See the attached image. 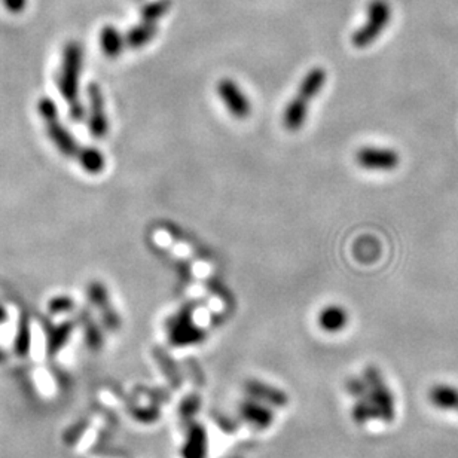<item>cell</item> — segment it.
<instances>
[{
	"mask_svg": "<svg viewBox=\"0 0 458 458\" xmlns=\"http://www.w3.org/2000/svg\"><path fill=\"white\" fill-rule=\"evenodd\" d=\"M155 357H156V363L161 366L164 375L167 376V380L170 381V384L174 387V388H179L180 385H182V376H180V372H179V368L177 365L174 363V360L164 351L161 348L155 350Z\"/></svg>",
	"mask_w": 458,
	"mask_h": 458,
	"instance_id": "obj_23",
	"label": "cell"
},
{
	"mask_svg": "<svg viewBox=\"0 0 458 458\" xmlns=\"http://www.w3.org/2000/svg\"><path fill=\"white\" fill-rule=\"evenodd\" d=\"M201 409V398L198 395L186 396L179 405V417L186 425L193 421Z\"/></svg>",
	"mask_w": 458,
	"mask_h": 458,
	"instance_id": "obj_25",
	"label": "cell"
},
{
	"mask_svg": "<svg viewBox=\"0 0 458 458\" xmlns=\"http://www.w3.org/2000/svg\"><path fill=\"white\" fill-rule=\"evenodd\" d=\"M84 432H85V424H82L79 429H78V427H75V425H73V427H70L68 432H65V435H64L65 444H68V445H73V444H76L78 439H79L82 435H84Z\"/></svg>",
	"mask_w": 458,
	"mask_h": 458,
	"instance_id": "obj_31",
	"label": "cell"
},
{
	"mask_svg": "<svg viewBox=\"0 0 458 458\" xmlns=\"http://www.w3.org/2000/svg\"><path fill=\"white\" fill-rule=\"evenodd\" d=\"M78 159L80 162L82 169H84L90 174H98L102 173L105 169V156L103 154L95 149V147H87V149H80Z\"/></svg>",
	"mask_w": 458,
	"mask_h": 458,
	"instance_id": "obj_21",
	"label": "cell"
},
{
	"mask_svg": "<svg viewBox=\"0 0 458 458\" xmlns=\"http://www.w3.org/2000/svg\"><path fill=\"white\" fill-rule=\"evenodd\" d=\"M5 8L12 14H20L27 6V0H4Z\"/></svg>",
	"mask_w": 458,
	"mask_h": 458,
	"instance_id": "obj_32",
	"label": "cell"
},
{
	"mask_svg": "<svg viewBox=\"0 0 458 458\" xmlns=\"http://www.w3.org/2000/svg\"><path fill=\"white\" fill-rule=\"evenodd\" d=\"M324 84H326V72L320 68L311 69L302 79L297 97L301 98L302 102L309 103L320 92Z\"/></svg>",
	"mask_w": 458,
	"mask_h": 458,
	"instance_id": "obj_16",
	"label": "cell"
},
{
	"mask_svg": "<svg viewBox=\"0 0 458 458\" xmlns=\"http://www.w3.org/2000/svg\"><path fill=\"white\" fill-rule=\"evenodd\" d=\"M79 321H80L82 327H84V339H85L87 347L92 351L102 350L103 342H105L103 332L100 329V326H98L94 321V319L91 317L90 311L82 309L80 314H79Z\"/></svg>",
	"mask_w": 458,
	"mask_h": 458,
	"instance_id": "obj_17",
	"label": "cell"
},
{
	"mask_svg": "<svg viewBox=\"0 0 458 458\" xmlns=\"http://www.w3.org/2000/svg\"><path fill=\"white\" fill-rule=\"evenodd\" d=\"M88 298L91 301V304L94 307H97L100 309V314H102V321L103 326L109 331H117L119 329L121 326V320L117 311L112 307L110 301H109V293L105 287V284L98 283V282H92L88 289Z\"/></svg>",
	"mask_w": 458,
	"mask_h": 458,
	"instance_id": "obj_7",
	"label": "cell"
},
{
	"mask_svg": "<svg viewBox=\"0 0 458 458\" xmlns=\"http://www.w3.org/2000/svg\"><path fill=\"white\" fill-rule=\"evenodd\" d=\"M75 308V302L69 297H55L48 302V311L51 314H64Z\"/></svg>",
	"mask_w": 458,
	"mask_h": 458,
	"instance_id": "obj_27",
	"label": "cell"
},
{
	"mask_svg": "<svg viewBox=\"0 0 458 458\" xmlns=\"http://www.w3.org/2000/svg\"><path fill=\"white\" fill-rule=\"evenodd\" d=\"M429 402L440 411H457L458 388L449 384H436L429 390Z\"/></svg>",
	"mask_w": 458,
	"mask_h": 458,
	"instance_id": "obj_13",
	"label": "cell"
},
{
	"mask_svg": "<svg viewBox=\"0 0 458 458\" xmlns=\"http://www.w3.org/2000/svg\"><path fill=\"white\" fill-rule=\"evenodd\" d=\"M8 320V311L4 305H0V324H4Z\"/></svg>",
	"mask_w": 458,
	"mask_h": 458,
	"instance_id": "obj_33",
	"label": "cell"
},
{
	"mask_svg": "<svg viewBox=\"0 0 458 458\" xmlns=\"http://www.w3.org/2000/svg\"><path fill=\"white\" fill-rule=\"evenodd\" d=\"M356 162L369 171H393L399 167L400 155L388 147L366 146L356 152Z\"/></svg>",
	"mask_w": 458,
	"mask_h": 458,
	"instance_id": "obj_5",
	"label": "cell"
},
{
	"mask_svg": "<svg viewBox=\"0 0 458 458\" xmlns=\"http://www.w3.org/2000/svg\"><path fill=\"white\" fill-rule=\"evenodd\" d=\"M31 346V331L30 323L26 316L20 319L18 329H16L15 339H14V353L18 357H26L30 353Z\"/></svg>",
	"mask_w": 458,
	"mask_h": 458,
	"instance_id": "obj_22",
	"label": "cell"
},
{
	"mask_svg": "<svg viewBox=\"0 0 458 458\" xmlns=\"http://www.w3.org/2000/svg\"><path fill=\"white\" fill-rule=\"evenodd\" d=\"M351 415L356 424H366L372 420H378V412H376V409L368 398L356 399V403L351 409Z\"/></svg>",
	"mask_w": 458,
	"mask_h": 458,
	"instance_id": "obj_24",
	"label": "cell"
},
{
	"mask_svg": "<svg viewBox=\"0 0 458 458\" xmlns=\"http://www.w3.org/2000/svg\"><path fill=\"white\" fill-rule=\"evenodd\" d=\"M218 92L225 103L226 109L231 112L235 118H247L250 114V103L247 97L240 90L233 79H222L218 84Z\"/></svg>",
	"mask_w": 458,
	"mask_h": 458,
	"instance_id": "obj_6",
	"label": "cell"
},
{
	"mask_svg": "<svg viewBox=\"0 0 458 458\" xmlns=\"http://www.w3.org/2000/svg\"><path fill=\"white\" fill-rule=\"evenodd\" d=\"M391 20V6L387 0H371L365 24L353 35V45L366 48L380 38Z\"/></svg>",
	"mask_w": 458,
	"mask_h": 458,
	"instance_id": "obj_3",
	"label": "cell"
},
{
	"mask_svg": "<svg viewBox=\"0 0 458 458\" xmlns=\"http://www.w3.org/2000/svg\"><path fill=\"white\" fill-rule=\"evenodd\" d=\"M457 411H458V409H457Z\"/></svg>",
	"mask_w": 458,
	"mask_h": 458,
	"instance_id": "obj_35",
	"label": "cell"
},
{
	"mask_svg": "<svg viewBox=\"0 0 458 458\" xmlns=\"http://www.w3.org/2000/svg\"><path fill=\"white\" fill-rule=\"evenodd\" d=\"M82 46L78 42H69L64 46L61 70L58 75V90L69 105L79 102V78L82 69Z\"/></svg>",
	"mask_w": 458,
	"mask_h": 458,
	"instance_id": "obj_1",
	"label": "cell"
},
{
	"mask_svg": "<svg viewBox=\"0 0 458 458\" xmlns=\"http://www.w3.org/2000/svg\"><path fill=\"white\" fill-rule=\"evenodd\" d=\"M6 357H8V354L2 348H0V363H4L6 360Z\"/></svg>",
	"mask_w": 458,
	"mask_h": 458,
	"instance_id": "obj_34",
	"label": "cell"
},
{
	"mask_svg": "<svg viewBox=\"0 0 458 458\" xmlns=\"http://www.w3.org/2000/svg\"><path fill=\"white\" fill-rule=\"evenodd\" d=\"M46 133L63 155L68 158H78L80 147L75 137L69 133V129L60 124L58 118L46 121Z\"/></svg>",
	"mask_w": 458,
	"mask_h": 458,
	"instance_id": "obj_12",
	"label": "cell"
},
{
	"mask_svg": "<svg viewBox=\"0 0 458 458\" xmlns=\"http://www.w3.org/2000/svg\"><path fill=\"white\" fill-rule=\"evenodd\" d=\"M238 412L243 421L250 424L252 427L265 430L274 422V412L271 406L262 403L256 399H245L240 403Z\"/></svg>",
	"mask_w": 458,
	"mask_h": 458,
	"instance_id": "obj_10",
	"label": "cell"
},
{
	"mask_svg": "<svg viewBox=\"0 0 458 458\" xmlns=\"http://www.w3.org/2000/svg\"><path fill=\"white\" fill-rule=\"evenodd\" d=\"M192 307H185L167 321V335L171 346L174 347H189L200 344L204 339L201 327L195 324L192 319Z\"/></svg>",
	"mask_w": 458,
	"mask_h": 458,
	"instance_id": "obj_4",
	"label": "cell"
},
{
	"mask_svg": "<svg viewBox=\"0 0 458 458\" xmlns=\"http://www.w3.org/2000/svg\"><path fill=\"white\" fill-rule=\"evenodd\" d=\"M169 8H170L169 0H158V2L146 5L142 9V18L146 23H155L158 18H161V16L167 12Z\"/></svg>",
	"mask_w": 458,
	"mask_h": 458,
	"instance_id": "obj_26",
	"label": "cell"
},
{
	"mask_svg": "<svg viewBox=\"0 0 458 458\" xmlns=\"http://www.w3.org/2000/svg\"><path fill=\"white\" fill-rule=\"evenodd\" d=\"M133 415L143 422H152L158 420L159 409L156 406H147V408H136Z\"/></svg>",
	"mask_w": 458,
	"mask_h": 458,
	"instance_id": "obj_30",
	"label": "cell"
},
{
	"mask_svg": "<svg viewBox=\"0 0 458 458\" xmlns=\"http://www.w3.org/2000/svg\"><path fill=\"white\" fill-rule=\"evenodd\" d=\"M76 327V323L73 320H65L54 327L48 334L46 339V353L48 356H55L58 351L64 348L65 344L70 339V335L73 334Z\"/></svg>",
	"mask_w": 458,
	"mask_h": 458,
	"instance_id": "obj_15",
	"label": "cell"
},
{
	"mask_svg": "<svg viewBox=\"0 0 458 458\" xmlns=\"http://www.w3.org/2000/svg\"><path fill=\"white\" fill-rule=\"evenodd\" d=\"M346 388L354 399L368 396V384H366L363 376L362 378H360V376H351L350 380H347Z\"/></svg>",
	"mask_w": 458,
	"mask_h": 458,
	"instance_id": "obj_28",
	"label": "cell"
},
{
	"mask_svg": "<svg viewBox=\"0 0 458 458\" xmlns=\"http://www.w3.org/2000/svg\"><path fill=\"white\" fill-rule=\"evenodd\" d=\"M363 378L368 384V399L378 412V420L384 422H393L396 417L395 398L393 393L385 384V380L380 369L376 366L365 368Z\"/></svg>",
	"mask_w": 458,
	"mask_h": 458,
	"instance_id": "obj_2",
	"label": "cell"
},
{
	"mask_svg": "<svg viewBox=\"0 0 458 458\" xmlns=\"http://www.w3.org/2000/svg\"><path fill=\"white\" fill-rule=\"evenodd\" d=\"M244 390L252 399L274 408H284L289 403L286 393L271 384L259 380H247L244 383Z\"/></svg>",
	"mask_w": 458,
	"mask_h": 458,
	"instance_id": "obj_11",
	"label": "cell"
},
{
	"mask_svg": "<svg viewBox=\"0 0 458 458\" xmlns=\"http://www.w3.org/2000/svg\"><path fill=\"white\" fill-rule=\"evenodd\" d=\"M38 109H39L41 117L45 119V122L58 118L57 105H55L54 100H51V98L42 97L41 100H39V103H38Z\"/></svg>",
	"mask_w": 458,
	"mask_h": 458,
	"instance_id": "obj_29",
	"label": "cell"
},
{
	"mask_svg": "<svg viewBox=\"0 0 458 458\" xmlns=\"http://www.w3.org/2000/svg\"><path fill=\"white\" fill-rule=\"evenodd\" d=\"M185 440L180 448L182 458H207L208 455V435L203 424L192 421L186 425Z\"/></svg>",
	"mask_w": 458,
	"mask_h": 458,
	"instance_id": "obj_8",
	"label": "cell"
},
{
	"mask_svg": "<svg viewBox=\"0 0 458 458\" xmlns=\"http://www.w3.org/2000/svg\"><path fill=\"white\" fill-rule=\"evenodd\" d=\"M319 326L327 334H335L342 331L348 323V313L339 305H329L320 311Z\"/></svg>",
	"mask_w": 458,
	"mask_h": 458,
	"instance_id": "obj_14",
	"label": "cell"
},
{
	"mask_svg": "<svg viewBox=\"0 0 458 458\" xmlns=\"http://www.w3.org/2000/svg\"><path fill=\"white\" fill-rule=\"evenodd\" d=\"M307 113H308V103L302 102L301 98L294 95V98L287 105L283 114L284 127L290 131H297L302 128L307 119Z\"/></svg>",
	"mask_w": 458,
	"mask_h": 458,
	"instance_id": "obj_18",
	"label": "cell"
},
{
	"mask_svg": "<svg viewBox=\"0 0 458 458\" xmlns=\"http://www.w3.org/2000/svg\"><path fill=\"white\" fill-rule=\"evenodd\" d=\"M156 33V26L155 23H146L143 21L140 26L131 28L127 36H125V43L131 48H140L146 43H149Z\"/></svg>",
	"mask_w": 458,
	"mask_h": 458,
	"instance_id": "obj_20",
	"label": "cell"
},
{
	"mask_svg": "<svg viewBox=\"0 0 458 458\" xmlns=\"http://www.w3.org/2000/svg\"><path fill=\"white\" fill-rule=\"evenodd\" d=\"M88 98H90V131L92 137L103 139L107 134L109 124L105 112V100L100 87L97 84H91L88 87Z\"/></svg>",
	"mask_w": 458,
	"mask_h": 458,
	"instance_id": "obj_9",
	"label": "cell"
},
{
	"mask_svg": "<svg viewBox=\"0 0 458 458\" xmlns=\"http://www.w3.org/2000/svg\"><path fill=\"white\" fill-rule=\"evenodd\" d=\"M100 45L107 57H118L124 51V46L127 43L125 36H122L117 28L106 26L100 33Z\"/></svg>",
	"mask_w": 458,
	"mask_h": 458,
	"instance_id": "obj_19",
	"label": "cell"
}]
</instances>
